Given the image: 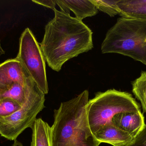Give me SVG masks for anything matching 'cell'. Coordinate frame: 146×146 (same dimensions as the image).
Here are the masks:
<instances>
[{"label": "cell", "instance_id": "cell-17", "mask_svg": "<svg viewBox=\"0 0 146 146\" xmlns=\"http://www.w3.org/2000/svg\"><path fill=\"white\" fill-rule=\"evenodd\" d=\"M121 146H146V125L131 142Z\"/></svg>", "mask_w": 146, "mask_h": 146}, {"label": "cell", "instance_id": "cell-2", "mask_svg": "<svg viewBox=\"0 0 146 146\" xmlns=\"http://www.w3.org/2000/svg\"><path fill=\"white\" fill-rule=\"evenodd\" d=\"M89 92L85 90L71 100L62 102L54 110L51 127L53 146H99L88 119Z\"/></svg>", "mask_w": 146, "mask_h": 146}, {"label": "cell", "instance_id": "cell-11", "mask_svg": "<svg viewBox=\"0 0 146 146\" xmlns=\"http://www.w3.org/2000/svg\"><path fill=\"white\" fill-rule=\"evenodd\" d=\"M117 5L122 17L146 21V0H119Z\"/></svg>", "mask_w": 146, "mask_h": 146}, {"label": "cell", "instance_id": "cell-7", "mask_svg": "<svg viewBox=\"0 0 146 146\" xmlns=\"http://www.w3.org/2000/svg\"><path fill=\"white\" fill-rule=\"evenodd\" d=\"M15 83L25 84L24 68L16 57L9 59L0 64L1 93Z\"/></svg>", "mask_w": 146, "mask_h": 146}, {"label": "cell", "instance_id": "cell-16", "mask_svg": "<svg viewBox=\"0 0 146 146\" xmlns=\"http://www.w3.org/2000/svg\"><path fill=\"white\" fill-rule=\"evenodd\" d=\"M21 107V105L13 99H2L0 100V117L11 115Z\"/></svg>", "mask_w": 146, "mask_h": 146}, {"label": "cell", "instance_id": "cell-12", "mask_svg": "<svg viewBox=\"0 0 146 146\" xmlns=\"http://www.w3.org/2000/svg\"><path fill=\"white\" fill-rule=\"evenodd\" d=\"M31 146H53L51 127L41 118L37 119L32 127Z\"/></svg>", "mask_w": 146, "mask_h": 146}, {"label": "cell", "instance_id": "cell-5", "mask_svg": "<svg viewBox=\"0 0 146 146\" xmlns=\"http://www.w3.org/2000/svg\"><path fill=\"white\" fill-rule=\"evenodd\" d=\"M24 70L27 94L25 102L11 115L0 117V135L9 140H16L26 129L31 128L37 116L45 107V94L25 69Z\"/></svg>", "mask_w": 146, "mask_h": 146}, {"label": "cell", "instance_id": "cell-15", "mask_svg": "<svg viewBox=\"0 0 146 146\" xmlns=\"http://www.w3.org/2000/svg\"><path fill=\"white\" fill-rule=\"evenodd\" d=\"M118 1L119 0H91V1L96 6L98 10L113 17L117 15H119V9L117 5Z\"/></svg>", "mask_w": 146, "mask_h": 146}, {"label": "cell", "instance_id": "cell-19", "mask_svg": "<svg viewBox=\"0 0 146 146\" xmlns=\"http://www.w3.org/2000/svg\"><path fill=\"white\" fill-rule=\"evenodd\" d=\"M12 146H24L21 142H19L17 140L14 141V142L12 145Z\"/></svg>", "mask_w": 146, "mask_h": 146}, {"label": "cell", "instance_id": "cell-6", "mask_svg": "<svg viewBox=\"0 0 146 146\" xmlns=\"http://www.w3.org/2000/svg\"><path fill=\"white\" fill-rule=\"evenodd\" d=\"M16 58L40 90L44 94H48L49 89L45 59L40 45L28 27L25 29L20 38L19 52Z\"/></svg>", "mask_w": 146, "mask_h": 146}, {"label": "cell", "instance_id": "cell-3", "mask_svg": "<svg viewBox=\"0 0 146 146\" xmlns=\"http://www.w3.org/2000/svg\"><path fill=\"white\" fill-rule=\"evenodd\" d=\"M101 51L129 57L146 66V21L118 18L106 33Z\"/></svg>", "mask_w": 146, "mask_h": 146}, {"label": "cell", "instance_id": "cell-10", "mask_svg": "<svg viewBox=\"0 0 146 146\" xmlns=\"http://www.w3.org/2000/svg\"><path fill=\"white\" fill-rule=\"evenodd\" d=\"M62 12L70 13L72 11L74 14L76 18L79 20L86 17H92L98 13L96 6L90 1H56Z\"/></svg>", "mask_w": 146, "mask_h": 146}, {"label": "cell", "instance_id": "cell-21", "mask_svg": "<svg viewBox=\"0 0 146 146\" xmlns=\"http://www.w3.org/2000/svg\"><path fill=\"white\" fill-rule=\"evenodd\" d=\"M2 99V98H1V92H0V100H1V99Z\"/></svg>", "mask_w": 146, "mask_h": 146}, {"label": "cell", "instance_id": "cell-8", "mask_svg": "<svg viewBox=\"0 0 146 146\" xmlns=\"http://www.w3.org/2000/svg\"><path fill=\"white\" fill-rule=\"evenodd\" d=\"M115 127L135 137L145 127V118L141 111L126 112L115 115L112 120Z\"/></svg>", "mask_w": 146, "mask_h": 146}, {"label": "cell", "instance_id": "cell-4", "mask_svg": "<svg viewBox=\"0 0 146 146\" xmlns=\"http://www.w3.org/2000/svg\"><path fill=\"white\" fill-rule=\"evenodd\" d=\"M139 111V105L130 93L115 89L98 92L87 105L88 123L94 135L103 126L112 124L117 114Z\"/></svg>", "mask_w": 146, "mask_h": 146}, {"label": "cell", "instance_id": "cell-20", "mask_svg": "<svg viewBox=\"0 0 146 146\" xmlns=\"http://www.w3.org/2000/svg\"><path fill=\"white\" fill-rule=\"evenodd\" d=\"M5 51L3 49V47L1 46V40H0V56L2 55H3L5 54Z\"/></svg>", "mask_w": 146, "mask_h": 146}, {"label": "cell", "instance_id": "cell-14", "mask_svg": "<svg viewBox=\"0 0 146 146\" xmlns=\"http://www.w3.org/2000/svg\"><path fill=\"white\" fill-rule=\"evenodd\" d=\"M132 91L140 101L142 109L146 113V72L142 71L140 76L132 83Z\"/></svg>", "mask_w": 146, "mask_h": 146}, {"label": "cell", "instance_id": "cell-18", "mask_svg": "<svg viewBox=\"0 0 146 146\" xmlns=\"http://www.w3.org/2000/svg\"><path fill=\"white\" fill-rule=\"evenodd\" d=\"M33 2L37 4L42 5L46 7L49 8L54 10L55 9L56 3L54 0H44V1H38V0H33Z\"/></svg>", "mask_w": 146, "mask_h": 146}, {"label": "cell", "instance_id": "cell-13", "mask_svg": "<svg viewBox=\"0 0 146 146\" xmlns=\"http://www.w3.org/2000/svg\"><path fill=\"white\" fill-rule=\"evenodd\" d=\"M26 95V90L25 85L19 83L13 84L9 88L1 93L2 99H13L21 106L25 102Z\"/></svg>", "mask_w": 146, "mask_h": 146}, {"label": "cell", "instance_id": "cell-9", "mask_svg": "<svg viewBox=\"0 0 146 146\" xmlns=\"http://www.w3.org/2000/svg\"><path fill=\"white\" fill-rule=\"evenodd\" d=\"M94 135L100 143H107L113 146L124 145L131 142L135 138L117 127L113 123L101 127Z\"/></svg>", "mask_w": 146, "mask_h": 146}, {"label": "cell", "instance_id": "cell-1", "mask_svg": "<svg viewBox=\"0 0 146 146\" xmlns=\"http://www.w3.org/2000/svg\"><path fill=\"white\" fill-rule=\"evenodd\" d=\"M39 44L49 67L59 72L68 60L93 48V33L82 21L55 9Z\"/></svg>", "mask_w": 146, "mask_h": 146}]
</instances>
